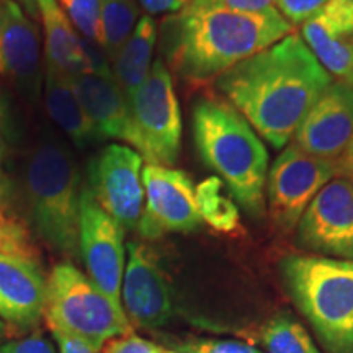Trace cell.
Listing matches in <instances>:
<instances>
[{"instance_id": "9c48e42d", "label": "cell", "mask_w": 353, "mask_h": 353, "mask_svg": "<svg viewBox=\"0 0 353 353\" xmlns=\"http://www.w3.org/2000/svg\"><path fill=\"white\" fill-rule=\"evenodd\" d=\"M144 159L123 144H110L88 167V192L125 229H136L144 213Z\"/></svg>"}, {"instance_id": "277c9868", "label": "cell", "mask_w": 353, "mask_h": 353, "mask_svg": "<svg viewBox=\"0 0 353 353\" xmlns=\"http://www.w3.org/2000/svg\"><path fill=\"white\" fill-rule=\"evenodd\" d=\"M280 272L325 350L353 353V260L293 254Z\"/></svg>"}, {"instance_id": "83f0119b", "label": "cell", "mask_w": 353, "mask_h": 353, "mask_svg": "<svg viewBox=\"0 0 353 353\" xmlns=\"http://www.w3.org/2000/svg\"><path fill=\"white\" fill-rule=\"evenodd\" d=\"M103 353H174L164 350L156 343L144 341L134 334L121 335V339H113L107 343Z\"/></svg>"}, {"instance_id": "5b68a950", "label": "cell", "mask_w": 353, "mask_h": 353, "mask_svg": "<svg viewBox=\"0 0 353 353\" xmlns=\"http://www.w3.org/2000/svg\"><path fill=\"white\" fill-rule=\"evenodd\" d=\"M79 182L72 156L56 143L39 144L26 162L25 196L32 224L46 244L69 257L79 254Z\"/></svg>"}, {"instance_id": "7402d4cb", "label": "cell", "mask_w": 353, "mask_h": 353, "mask_svg": "<svg viewBox=\"0 0 353 353\" xmlns=\"http://www.w3.org/2000/svg\"><path fill=\"white\" fill-rule=\"evenodd\" d=\"M196 206L201 219L219 232H234L239 229V208L224 193L223 180L208 176L196 185Z\"/></svg>"}, {"instance_id": "ffe728a7", "label": "cell", "mask_w": 353, "mask_h": 353, "mask_svg": "<svg viewBox=\"0 0 353 353\" xmlns=\"http://www.w3.org/2000/svg\"><path fill=\"white\" fill-rule=\"evenodd\" d=\"M157 25L151 15L141 17L134 32L113 59V76L128 97L148 79L154 64Z\"/></svg>"}, {"instance_id": "6da1fadb", "label": "cell", "mask_w": 353, "mask_h": 353, "mask_svg": "<svg viewBox=\"0 0 353 353\" xmlns=\"http://www.w3.org/2000/svg\"><path fill=\"white\" fill-rule=\"evenodd\" d=\"M334 82L293 32L216 79L218 90L272 148H286Z\"/></svg>"}, {"instance_id": "836d02e7", "label": "cell", "mask_w": 353, "mask_h": 353, "mask_svg": "<svg viewBox=\"0 0 353 353\" xmlns=\"http://www.w3.org/2000/svg\"><path fill=\"white\" fill-rule=\"evenodd\" d=\"M0 130H7V107L2 94H0Z\"/></svg>"}, {"instance_id": "9a60e30c", "label": "cell", "mask_w": 353, "mask_h": 353, "mask_svg": "<svg viewBox=\"0 0 353 353\" xmlns=\"http://www.w3.org/2000/svg\"><path fill=\"white\" fill-rule=\"evenodd\" d=\"M76 94L101 139H120L138 151V136L132 125L125 92L108 69H94L72 76Z\"/></svg>"}, {"instance_id": "ba28073f", "label": "cell", "mask_w": 353, "mask_h": 353, "mask_svg": "<svg viewBox=\"0 0 353 353\" xmlns=\"http://www.w3.org/2000/svg\"><path fill=\"white\" fill-rule=\"evenodd\" d=\"M339 174V161L311 156L293 143L286 145L268 169L265 187L275 226L285 232L293 231L312 198Z\"/></svg>"}, {"instance_id": "4316f807", "label": "cell", "mask_w": 353, "mask_h": 353, "mask_svg": "<svg viewBox=\"0 0 353 353\" xmlns=\"http://www.w3.org/2000/svg\"><path fill=\"white\" fill-rule=\"evenodd\" d=\"M182 353H263L249 343L236 341H211V339H196L179 347Z\"/></svg>"}, {"instance_id": "3957f363", "label": "cell", "mask_w": 353, "mask_h": 353, "mask_svg": "<svg viewBox=\"0 0 353 353\" xmlns=\"http://www.w3.org/2000/svg\"><path fill=\"white\" fill-rule=\"evenodd\" d=\"M192 130L201 161L228 185L247 213L260 218L270 164L257 131L231 103L214 97L195 101Z\"/></svg>"}, {"instance_id": "8992f818", "label": "cell", "mask_w": 353, "mask_h": 353, "mask_svg": "<svg viewBox=\"0 0 353 353\" xmlns=\"http://www.w3.org/2000/svg\"><path fill=\"white\" fill-rule=\"evenodd\" d=\"M44 317L51 327L81 335L95 347L130 334V319L90 276L72 263H59L48 278Z\"/></svg>"}, {"instance_id": "f1b7e54d", "label": "cell", "mask_w": 353, "mask_h": 353, "mask_svg": "<svg viewBox=\"0 0 353 353\" xmlns=\"http://www.w3.org/2000/svg\"><path fill=\"white\" fill-rule=\"evenodd\" d=\"M190 6L221 7L234 12H263L275 6V0H192Z\"/></svg>"}, {"instance_id": "30bf717a", "label": "cell", "mask_w": 353, "mask_h": 353, "mask_svg": "<svg viewBox=\"0 0 353 353\" xmlns=\"http://www.w3.org/2000/svg\"><path fill=\"white\" fill-rule=\"evenodd\" d=\"M298 244L324 257L353 260V182L339 174L312 198L298 223Z\"/></svg>"}, {"instance_id": "52a82bcc", "label": "cell", "mask_w": 353, "mask_h": 353, "mask_svg": "<svg viewBox=\"0 0 353 353\" xmlns=\"http://www.w3.org/2000/svg\"><path fill=\"white\" fill-rule=\"evenodd\" d=\"M126 99L138 136V152L145 164L175 165L182 143V114L164 61H154L148 79Z\"/></svg>"}, {"instance_id": "ac0fdd59", "label": "cell", "mask_w": 353, "mask_h": 353, "mask_svg": "<svg viewBox=\"0 0 353 353\" xmlns=\"http://www.w3.org/2000/svg\"><path fill=\"white\" fill-rule=\"evenodd\" d=\"M34 2L41 17L48 65L68 76H79L94 70V61L88 56L85 44L59 2L57 0H34Z\"/></svg>"}, {"instance_id": "1f68e13d", "label": "cell", "mask_w": 353, "mask_h": 353, "mask_svg": "<svg viewBox=\"0 0 353 353\" xmlns=\"http://www.w3.org/2000/svg\"><path fill=\"white\" fill-rule=\"evenodd\" d=\"M148 15H161V13H179L190 6L192 0H136Z\"/></svg>"}, {"instance_id": "d590c367", "label": "cell", "mask_w": 353, "mask_h": 353, "mask_svg": "<svg viewBox=\"0 0 353 353\" xmlns=\"http://www.w3.org/2000/svg\"><path fill=\"white\" fill-rule=\"evenodd\" d=\"M2 335H3V322L0 321V337H2Z\"/></svg>"}, {"instance_id": "e0dca14e", "label": "cell", "mask_w": 353, "mask_h": 353, "mask_svg": "<svg viewBox=\"0 0 353 353\" xmlns=\"http://www.w3.org/2000/svg\"><path fill=\"white\" fill-rule=\"evenodd\" d=\"M41 39L15 0H0V76L25 88L37 85Z\"/></svg>"}, {"instance_id": "d4e9b609", "label": "cell", "mask_w": 353, "mask_h": 353, "mask_svg": "<svg viewBox=\"0 0 353 353\" xmlns=\"http://www.w3.org/2000/svg\"><path fill=\"white\" fill-rule=\"evenodd\" d=\"M83 38L100 46V0H57Z\"/></svg>"}, {"instance_id": "f546056e", "label": "cell", "mask_w": 353, "mask_h": 353, "mask_svg": "<svg viewBox=\"0 0 353 353\" xmlns=\"http://www.w3.org/2000/svg\"><path fill=\"white\" fill-rule=\"evenodd\" d=\"M51 332L59 347V353H100L99 347L85 341L81 335L59 327H51Z\"/></svg>"}, {"instance_id": "7c38bea8", "label": "cell", "mask_w": 353, "mask_h": 353, "mask_svg": "<svg viewBox=\"0 0 353 353\" xmlns=\"http://www.w3.org/2000/svg\"><path fill=\"white\" fill-rule=\"evenodd\" d=\"M143 180L145 201L138 229L144 239H157L169 232H188L201 226L196 187L188 174L174 167L145 164Z\"/></svg>"}, {"instance_id": "d6a6232c", "label": "cell", "mask_w": 353, "mask_h": 353, "mask_svg": "<svg viewBox=\"0 0 353 353\" xmlns=\"http://www.w3.org/2000/svg\"><path fill=\"white\" fill-rule=\"evenodd\" d=\"M339 165H341V174L348 176L353 182V139L348 144L347 151L343 152V156L339 159Z\"/></svg>"}, {"instance_id": "484cf974", "label": "cell", "mask_w": 353, "mask_h": 353, "mask_svg": "<svg viewBox=\"0 0 353 353\" xmlns=\"http://www.w3.org/2000/svg\"><path fill=\"white\" fill-rule=\"evenodd\" d=\"M329 0H275V7L291 25H303L316 15Z\"/></svg>"}, {"instance_id": "44dd1931", "label": "cell", "mask_w": 353, "mask_h": 353, "mask_svg": "<svg viewBox=\"0 0 353 353\" xmlns=\"http://www.w3.org/2000/svg\"><path fill=\"white\" fill-rule=\"evenodd\" d=\"M139 21L136 0H100V48L114 59Z\"/></svg>"}, {"instance_id": "2e32d148", "label": "cell", "mask_w": 353, "mask_h": 353, "mask_svg": "<svg viewBox=\"0 0 353 353\" xmlns=\"http://www.w3.org/2000/svg\"><path fill=\"white\" fill-rule=\"evenodd\" d=\"M48 280L37 260L0 254V317L30 330L44 314Z\"/></svg>"}, {"instance_id": "e575fe53", "label": "cell", "mask_w": 353, "mask_h": 353, "mask_svg": "<svg viewBox=\"0 0 353 353\" xmlns=\"http://www.w3.org/2000/svg\"><path fill=\"white\" fill-rule=\"evenodd\" d=\"M3 159H6V143H3V138H2V134H0V176H2ZM0 180H2V179H0Z\"/></svg>"}, {"instance_id": "5bb4252c", "label": "cell", "mask_w": 353, "mask_h": 353, "mask_svg": "<svg viewBox=\"0 0 353 353\" xmlns=\"http://www.w3.org/2000/svg\"><path fill=\"white\" fill-rule=\"evenodd\" d=\"M130 260L125 268L121 299L130 322L138 327L159 329L172 317V294L165 273L156 254L141 242L128 245Z\"/></svg>"}, {"instance_id": "7a4b0ae2", "label": "cell", "mask_w": 353, "mask_h": 353, "mask_svg": "<svg viewBox=\"0 0 353 353\" xmlns=\"http://www.w3.org/2000/svg\"><path fill=\"white\" fill-rule=\"evenodd\" d=\"M294 32L275 7L263 12H234L188 6L164 23V52L179 76L190 82L218 79Z\"/></svg>"}, {"instance_id": "4fadbf2b", "label": "cell", "mask_w": 353, "mask_h": 353, "mask_svg": "<svg viewBox=\"0 0 353 353\" xmlns=\"http://www.w3.org/2000/svg\"><path fill=\"white\" fill-rule=\"evenodd\" d=\"M353 139V85L334 81L312 105L293 143L316 157L339 161Z\"/></svg>"}, {"instance_id": "603a6c76", "label": "cell", "mask_w": 353, "mask_h": 353, "mask_svg": "<svg viewBox=\"0 0 353 353\" xmlns=\"http://www.w3.org/2000/svg\"><path fill=\"white\" fill-rule=\"evenodd\" d=\"M262 339L270 353H321L307 330L290 314H278L268 321Z\"/></svg>"}, {"instance_id": "cb8c5ba5", "label": "cell", "mask_w": 353, "mask_h": 353, "mask_svg": "<svg viewBox=\"0 0 353 353\" xmlns=\"http://www.w3.org/2000/svg\"><path fill=\"white\" fill-rule=\"evenodd\" d=\"M0 254L19 255L38 262V250L30 237L28 229L2 205H0Z\"/></svg>"}, {"instance_id": "4dcf8cb0", "label": "cell", "mask_w": 353, "mask_h": 353, "mask_svg": "<svg viewBox=\"0 0 353 353\" xmlns=\"http://www.w3.org/2000/svg\"><path fill=\"white\" fill-rule=\"evenodd\" d=\"M0 353H56L54 348L41 334H32L20 341L8 342L0 347Z\"/></svg>"}, {"instance_id": "8fae6325", "label": "cell", "mask_w": 353, "mask_h": 353, "mask_svg": "<svg viewBox=\"0 0 353 353\" xmlns=\"http://www.w3.org/2000/svg\"><path fill=\"white\" fill-rule=\"evenodd\" d=\"M125 231L126 229L94 200L87 188L82 190L79 254L90 280L118 306H121L125 275Z\"/></svg>"}, {"instance_id": "d6986e66", "label": "cell", "mask_w": 353, "mask_h": 353, "mask_svg": "<svg viewBox=\"0 0 353 353\" xmlns=\"http://www.w3.org/2000/svg\"><path fill=\"white\" fill-rule=\"evenodd\" d=\"M44 103L52 121L79 148H85L101 139L79 100L72 76H68L51 65H48L44 77Z\"/></svg>"}]
</instances>
